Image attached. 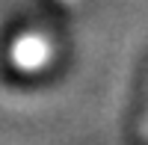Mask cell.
I'll return each instance as SVG.
<instances>
[{
    "label": "cell",
    "instance_id": "1",
    "mask_svg": "<svg viewBox=\"0 0 148 145\" xmlns=\"http://www.w3.org/2000/svg\"><path fill=\"white\" fill-rule=\"evenodd\" d=\"M51 53H53L51 42L45 36H21L15 42V47H12V59L21 68H39L51 59Z\"/></svg>",
    "mask_w": 148,
    "mask_h": 145
},
{
    "label": "cell",
    "instance_id": "2",
    "mask_svg": "<svg viewBox=\"0 0 148 145\" xmlns=\"http://www.w3.org/2000/svg\"><path fill=\"white\" fill-rule=\"evenodd\" d=\"M139 133H142V139H148V104H145V113H142V124H139Z\"/></svg>",
    "mask_w": 148,
    "mask_h": 145
},
{
    "label": "cell",
    "instance_id": "3",
    "mask_svg": "<svg viewBox=\"0 0 148 145\" xmlns=\"http://www.w3.org/2000/svg\"><path fill=\"white\" fill-rule=\"evenodd\" d=\"M65 3H80V0H65Z\"/></svg>",
    "mask_w": 148,
    "mask_h": 145
}]
</instances>
